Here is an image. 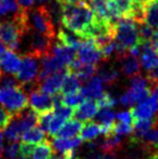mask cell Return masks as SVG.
I'll return each mask as SVG.
<instances>
[{
    "label": "cell",
    "mask_w": 158,
    "mask_h": 159,
    "mask_svg": "<svg viewBox=\"0 0 158 159\" xmlns=\"http://www.w3.org/2000/svg\"><path fill=\"white\" fill-rule=\"evenodd\" d=\"M95 20V15L86 2L80 4H68L63 2L61 24L70 32L84 39L87 30Z\"/></svg>",
    "instance_id": "obj_1"
},
{
    "label": "cell",
    "mask_w": 158,
    "mask_h": 159,
    "mask_svg": "<svg viewBox=\"0 0 158 159\" xmlns=\"http://www.w3.org/2000/svg\"><path fill=\"white\" fill-rule=\"evenodd\" d=\"M24 23L26 30L50 36L51 38L56 37V27L54 26L51 19V15L48 11L47 6L40 4L38 7H33L27 10L22 9Z\"/></svg>",
    "instance_id": "obj_2"
},
{
    "label": "cell",
    "mask_w": 158,
    "mask_h": 159,
    "mask_svg": "<svg viewBox=\"0 0 158 159\" xmlns=\"http://www.w3.org/2000/svg\"><path fill=\"white\" fill-rule=\"evenodd\" d=\"M26 33L27 30L22 15V9L10 19L0 22V41L8 50H19L22 38Z\"/></svg>",
    "instance_id": "obj_3"
},
{
    "label": "cell",
    "mask_w": 158,
    "mask_h": 159,
    "mask_svg": "<svg viewBox=\"0 0 158 159\" xmlns=\"http://www.w3.org/2000/svg\"><path fill=\"white\" fill-rule=\"evenodd\" d=\"M114 40L116 46L124 50H129L140 41L138 24L131 17H120L113 26Z\"/></svg>",
    "instance_id": "obj_4"
},
{
    "label": "cell",
    "mask_w": 158,
    "mask_h": 159,
    "mask_svg": "<svg viewBox=\"0 0 158 159\" xmlns=\"http://www.w3.org/2000/svg\"><path fill=\"white\" fill-rule=\"evenodd\" d=\"M0 105L8 109L13 116L26 109L28 105V95L23 86L20 84L10 88H0Z\"/></svg>",
    "instance_id": "obj_5"
},
{
    "label": "cell",
    "mask_w": 158,
    "mask_h": 159,
    "mask_svg": "<svg viewBox=\"0 0 158 159\" xmlns=\"http://www.w3.org/2000/svg\"><path fill=\"white\" fill-rule=\"evenodd\" d=\"M25 36H28V50L26 53L34 55L37 59H41L51 52L54 38L34 30H28Z\"/></svg>",
    "instance_id": "obj_6"
},
{
    "label": "cell",
    "mask_w": 158,
    "mask_h": 159,
    "mask_svg": "<svg viewBox=\"0 0 158 159\" xmlns=\"http://www.w3.org/2000/svg\"><path fill=\"white\" fill-rule=\"evenodd\" d=\"M39 73V64H38V59L35 57L34 55L25 54L22 57L21 65L20 68L17 70L16 79L19 80L20 84L23 86L24 84H34L36 81L37 75Z\"/></svg>",
    "instance_id": "obj_7"
},
{
    "label": "cell",
    "mask_w": 158,
    "mask_h": 159,
    "mask_svg": "<svg viewBox=\"0 0 158 159\" xmlns=\"http://www.w3.org/2000/svg\"><path fill=\"white\" fill-rule=\"evenodd\" d=\"M28 104L30 106V109L38 115L53 111L52 98H50V95L47 94V93L40 91L37 88L36 84L33 86L32 91L28 95Z\"/></svg>",
    "instance_id": "obj_8"
},
{
    "label": "cell",
    "mask_w": 158,
    "mask_h": 159,
    "mask_svg": "<svg viewBox=\"0 0 158 159\" xmlns=\"http://www.w3.org/2000/svg\"><path fill=\"white\" fill-rule=\"evenodd\" d=\"M77 51V59L81 63L97 65L100 61H102L101 51L97 48L93 39H84L82 46Z\"/></svg>",
    "instance_id": "obj_9"
},
{
    "label": "cell",
    "mask_w": 158,
    "mask_h": 159,
    "mask_svg": "<svg viewBox=\"0 0 158 159\" xmlns=\"http://www.w3.org/2000/svg\"><path fill=\"white\" fill-rule=\"evenodd\" d=\"M130 111L133 121L138 119H152L158 113V101L154 98H146L135 107H131Z\"/></svg>",
    "instance_id": "obj_10"
},
{
    "label": "cell",
    "mask_w": 158,
    "mask_h": 159,
    "mask_svg": "<svg viewBox=\"0 0 158 159\" xmlns=\"http://www.w3.org/2000/svg\"><path fill=\"white\" fill-rule=\"evenodd\" d=\"M67 74V70H66V67L62 70H59L56 73L51 74L49 77H47L43 81H41L40 84H37V88L39 89L40 91L47 93L49 95H53L55 93H57L61 89V86L63 84L64 77Z\"/></svg>",
    "instance_id": "obj_11"
},
{
    "label": "cell",
    "mask_w": 158,
    "mask_h": 159,
    "mask_svg": "<svg viewBox=\"0 0 158 159\" xmlns=\"http://www.w3.org/2000/svg\"><path fill=\"white\" fill-rule=\"evenodd\" d=\"M22 57L15 51L6 50L0 57V69L8 75H15L21 65Z\"/></svg>",
    "instance_id": "obj_12"
},
{
    "label": "cell",
    "mask_w": 158,
    "mask_h": 159,
    "mask_svg": "<svg viewBox=\"0 0 158 159\" xmlns=\"http://www.w3.org/2000/svg\"><path fill=\"white\" fill-rule=\"evenodd\" d=\"M120 64V71L124 74L126 77H133L135 75L141 74V64L138 57H132L129 54V52H126L124 55H121L118 59H116Z\"/></svg>",
    "instance_id": "obj_13"
},
{
    "label": "cell",
    "mask_w": 158,
    "mask_h": 159,
    "mask_svg": "<svg viewBox=\"0 0 158 159\" xmlns=\"http://www.w3.org/2000/svg\"><path fill=\"white\" fill-rule=\"evenodd\" d=\"M97 111H99V107L97 105V102L91 98H86L81 104H79L75 108L74 116L79 121L87 122L90 121L97 115Z\"/></svg>",
    "instance_id": "obj_14"
},
{
    "label": "cell",
    "mask_w": 158,
    "mask_h": 159,
    "mask_svg": "<svg viewBox=\"0 0 158 159\" xmlns=\"http://www.w3.org/2000/svg\"><path fill=\"white\" fill-rule=\"evenodd\" d=\"M140 64L146 70L158 66V51L152 46V42L147 41L144 43L143 50L140 54Z\"/></svg>",
    "instance_id": "obj_15"
},
{
    "label": "cell",
    "mask_w": 158,
    "mask_h": 159,
    "mask_svg": "<svg viewBox=\"0 0 158 159\" xmlns=\"http://www.w3.org/2000/svg\"><path fill=\"white\" fill-rule=\"evenodd\" d=\"M87 84L80 88V92L84 96V98H97L102 95L103 91V82L97 76H93L89 80H87Z\"/></svg>",
    "instance_id": "obj_16"
},
{
    "label": "cell",
    "mask_w": 158,
    "mask_h": 159,
    "mask_svg": "<svg viewBox=\"0 0 158 159\" xmlns=\"http://www.w3.org/2000/svg\"><path fill=\"white\" fill-rule=\"evenodd\" d=\"M143 22L153 30H158V0H150L143 4Z\"/></svg>",
    "instance_id": "obj_17"
},
{
    "label": "cell",
    "mask_w": 158,
    "mask_h": 159,
    "mask_svg": "<svg viewBox=\"0 0 158 159\" xmlns=\"http://www.w3.org/2000/svg\"><path fill=\"white\" fill-rule=\"evenodd\" d=\"M81 138H78V136H74V138H59V136H54L51 144H52L53 149L59 152L60 154H64L66 152L70 151V149L77 148V147L81 145Z\"/></svg>",
    "instance_id": "obj_18"
},
{
    "label": "cell",
    "mask_w": 158,
    "mask_h": 159,
    "mask_svg": "<svg viewBox=\"0 0 158 159\" xmlns=\"http://www.w3.org/2000/svg\"><path fill=\"white\" fill-rule=\"evenodd\" d=\"M14 118L16 119L22 134L27 131V130H29L30 128L36 127L37 122H38V116L32 109H27V111L24 109L20 114L14 115Z\"/></svg>",
    "instance_id": "obj_19"
},
{
    "label": "cell",
    "mask_w": 158,
    "mask_h": 159,
    "mask_svg": "<svg viewBox=\"0 0 158 159\" xmlns=\"http://www.w3.org/2000/svg\"><path fill=\"white\" fill-rule=\"evenodd\" d=\"M56 37L60 43L64 44L68 48L74 49L75 51L78 50L84 41V39H82L78 35L70 32V30H65L64 28H59V33L56 34Z\"/></svg>",
    "instance_id": "obj_20"
},
{
    "label": "cell",
    "mask_w": 158,
    "mask_h": 159,
    "mask_svg": "<svg viewBox=\"0 0 158 159\" xmlns=\"http://www.w3.org/2000/svg\"><path fill=\"white\" fill-rule=\"evenodd\" d=\"M50 53H52L54 57H56L65 66H67L75 59V55H76V51L74 49L68 48V47L60 43L59 41L53 43Z\"/></svg>",
    "instance_id": "obj_21"
},
{
    "label": "cell",
    "mask_w": 158,
    "mask_h": 159,
    "mask_svg": "<svg viewBox=\"0 0 158 159\" xmlns=\"http://www.w3.org/2000/svg\"><path fill=\"white\" fill-rule=\"evenodd\" d=\"M95 74L102 80L103 84H108V86L115 84L119 79V76H120L119 70L114 65H104L102 67L97 66V73Z\"/></svg>",
    "instance_id": "obj_22"
},
{
    "label": "cell",
    "mask_w": 158,
    "mask_h": 159,
    "mask_svg": "<svg viewBox=\"0 0 158 159\" xmlns=\"http://www.w3.org/2000/svg\"><path fill=\"white\" fill-rule=\"evenodd\" d=\"M81 88V84H80V80L75 74L68 73L66 74V76L64 77L63 84L61 86V94L66 95V94H70V93L77 92L79 89Z\"/></svg>",
    "instance_id": "obj_23"
},
{
    "label": "cell",
    "mask_w": 158,
    "mask_h": 159,
    "mask_svg": "<svg viewBox=\"0 0 158 159\" xmlns=\"http://www.w3.org/2000/svg\"><path fill=\"white\" fill-rule=\"evenodd\" d=\"M82 128V122L77 119H70L66 124L63 125L55 136L59 138H74L80 132Z\"/></svg>",
    "instance_id": "obj_24"
},
{
    "label": "cell",
    "mask_w": 158,
    "mask_h": 159,
    "mask_svg": "<svg viewBox=\"0 0 158 159\" xmlns=\"http://www.w3.org/2000/svg\"><path fill=\"white\" fill-rule=\"evenodd\" d=\"M54 154V149L48 139H44L37 147H35L29 159H51Z\"/></svg>",
    "instance_id": "obj_25"
},
{
    "label": "cell",
    "mask_w": 158,
    "mask_h": 159,
    "mask_svg": "<svg viewBox=\"0 0 158 159\" xmlns=\"http://www.w3.org/2000/svg\"><path fill=\"white\" fill-rule=\"evenodd\" d=\"M81 132V140L84 142H89V141L97 140V138L99 136V134L101 133L100 131V126L97 122L93 121H87L84 122V125H82V128L80 130Z\"/></svg>",
    "instance_id": "obj_26"
},
{
    "label": "cell",
    "mask_w": 158,
    "mask_h": 159,
    "mask_svg": "<svg viewBox=\"0 0 158 159\" xmlns=\"http://www.w3.org/2000/svg\"><path fill=\"white\" fill-rule=\"evenodd\" d=\"M23 142L32 143V144H36V143H40L44 140L46 138V132L39 127H33L26 132H24L21 136Z\"/></svg>",
    "instance_id": "obj_27"
},
{
    "label": "cell",
    "mask_w": 158,
    "mask_h": 159,
    "mask_svg": "<svg viewBox=\"0 0 158 159\" xmlns=\"http://www.w3.org/2000/svg\"><path fill=\"white\" fill-rule=\"evenodd\" d=\"M155 118H152V119H138L134 120L132 122L134 125V133H132V135L130 136L131 139H139L140 136H142L144 133L148 131V130L152 128V126L154 125Z\"/></svg>",
    "instance_id": "obj_28"
},
{
    "label": "cell",
    "mask_w": 158,
    "mask_h": 159,
    "mask_svg": "<svg viewBox=\"0 0 158 159\" xmlns=\"http://www.w3.org/2000/svg\"><path fill=\"white\" fill-rule=\"evenodd\" d=\"M4 130H6V131H4V136H6V139L9 141V143L17 142V141L21 139L22 133H21V130H20L19 125H17V121L15 118H12L10 124L8 125V127Z\"/></svg>",
    "instance_id": "obj_29"
},
{
    "label": "cell",
    "mask_w": 158,
    "mask_h": 159,
    "mask_svg": "<svg viewBox=\"0 0 158 159\" xmlns=\"http://www.w3.org/2000/svg\"><path fill=\"white\" fill-rule=\"evenodd\" d=\"M20 10L21 8L16 0H0V16H6L8 14L14 15Z\"/></svg>",
    "instance_id": "obj_30"
},
{
    "label": "cell",
    "mask_w": 158,
    "mask_h": 159,
    "mask_svg": "<svg viewBox=\"0 0 158 159\" xmlns=\"http://www.w3.org/2000/svg\"><path fill=\"white\" fill-rule=\"evenodd\" d=\"M84 100H86L84 96L82 95V93L80 92V90H78L77 92L62 96V104L65 105V106L75 108V107H77L79 104H81Z\"/></svg>",
    "instance_id": "obj_31"
},
{
    "label": "cell",
    "mask_w": 158,
    "mask_h": 159,
    "mask_svg": "<svg viewBox=\"0 0 158 159\" xmlns=\"http://www.w3.org/2000/svg\"><path fill=\"white\" fill-rule=\"evenodd\" d=\"M95 102L99 108H112L117 105V100L108 92H103Z\"/></svg>",
    "instance_id": "obj_32"
},
{
    "label": "cell",
    "mask_w": 158,
    "mask_h": 159,
    "mask_svg": "<svg viewBox=\"0 0 158 159\" xmlns=\"http://www.w3.org/2000/svg\"><path fill=\"white\" fill-rule=\"evenodd\" d=\"M64 122H65V119H63L62 117H60V116H57V115L53 116L50 124H49L47 133H48L49 135L52 136V138H54V136L56 135L57 132L61 130V128L63 127Z\"/></svg>",
    "instance_id": "obj_33"
},
{
    "label": "cell",
    "mask_w": 158,
    "mask_h": 159,
    "mask_svg": "<svg viewBox=\"0 0 158 159\" xmlns=\"http://www.w3.org/2000/svg\"><path fill=\"white\" fill-rule=\"evenodd\" d=\"M97 120L100 124H108V122H113L115 119L116 114L111 108H102L99 113H97Z\"/></svg>",
    "instance_id": "obj_34"
},
{
    "label": "cell",
    "mask_w": 158,
    "mask_h": 159,
    "mask_svg": "<svg viewBox=\"0 0 158 159\" xmlns=\"http://www.w3.org/2000/svg\"><path fill=\"white\" fill-rule=\"evenodd\" d=\"M150 82H148L147 77H144L141 74L135 75L130 78V86L132 89H142L148 87Z\"/></svg>",
    "instance_id": "obj_35"
},
{
    "label": "cell",
    "mask_w": 158,
    "mask_h": 159,
    "mask_svg": "<svg viewBox=\"0 0 158 159\" xmlns=\"http://www.w3.org/2000/svg\"><path fill=\"white\" fill-rule=\"evenodd\" d=\"M120 103L124 106H132L133 104H135L137 103V98H135L134 89L130 88L120 96Z\"/></svg>",
    "instance_id": "obj_36"
},
{
    "label": "cell",
    "mask_w": 158,
    "mask_h": 159,
    "mask_svg": "<svg viewBox=\"0 0 158 159\" xmlns=\"http://www.w3.org/2000/svg\"><path fill=\"white\" fill-rule=\"evenodd\" d=\"M55 111V114L60 117H62L63 119L65 120H70L74 116V111L75 109L73 107H68V106H65V105H60V106L55 107L53 108Z\"/></svg>",
    "instance_id": "obj_37"
},
{
    "label": "cell",
    "mask_w": 158,
    "mask_h": 159,
    "mask_svg": "<svg viewBox=\"0 0 158 159\" xmlns=\"http://www.w3.org/2000/svg\"><path fill=\"white\" fill-rule=\"evenodd\" d=\"M35 147L36 146L32 143L22 142L21 144H19V155L24 159H29Z\"/></svg>",
    "instance_id": "obj_38"
},
{
    "label": "cell",
    "mask_w": 158,
    "mask_h": 159,
    "mask_svg": "<svg viewBox=\"0 0 158 159\" xmlns=\"http://www.w3.org/2000/svg\"><path fill=\"white\" fill-rule=\"evenodd\" d=\"M13 115L8 111V109L4 108L2 105H0V131L4 130L8 125L10 124V121L12 120Z\"/></svg>",
    "instance_id": "obj_39"
},
{
    "label": "cell",
    "mask_w": 158,
    "mask_h": 159,
    "mask_svg": "<svg viewBox=\"0 0 158 159\" xmlns=\"http://www.w3.org/2000/svg\"><path fill=\"white\" fill-rule=\"evenodd\" d=\"M3 156L6 159H15L19 156V144L16 142H11L3 148Z\"/></svg>",
    "instance_id": "obj_40"
},
{
    "label": "cell",
    "mask_w": 158,
    "mask_h": 159,
    "mask_svg": "<svg viewBox=\"0 0 158 159\" xmlns=\"http://www.w3.org/2000/svg\"><path fill=\"white\" fill-rule=\"evenodd\" d=\"M133 131L132 125H126L121 124V122H114V128H113L112 133L119 134V135H127V134H131Z\"/></svg>",
    "instance_id": "obj_41"
},
{
    "label": "cell",
    "mask_w": 158,
    "mask_h": 159,
    "mask_svg": "<svg viewBox=\"0 0 158 159\" xmlns=\"http://www.w3.org/2000/svg\"><path fill=\"white\" fill-rule=\"evenodd\" d=\"M52 117H53L52 111H49V113H46V114H41V115L38 116V122H37V124H39V128H41L46 133H47V131H48L49 124H50Z\"/></svg>",
    "instance_id": "obj_42"
},
{
    "label": "cell",
    "mask_w": 158,
    "mask_h": 159,
    "mask_svg": "<svg viewBox=\"0 0 158 159\" xmlns=\"http://www.w3.org/2000/svg\"><path fill=\"white\" fill-rule=\"evenodd\" d=\"M115 118H117L119 122L121 124H126V125H132L133 120H132V115H131L130 111H120L115 116Z\"/></svg>",
    "instance_id": "obj_43"
},
{
    "label": "cell",
    "mask_w": 158,
    "mask_h": 159,
    "mask_svg": "<svg viewBox=\"0 0 158 159\" xmlns=\"http://www.w3.org/2000/svg\"><path fill=\"white\" fill-rule=\"evenodd\" d=\"M146 77H147L148 82H150L151 86L157 84H158V66L154 67V68H152V69H150Z\"/></svg>",
    "instance_id": "obj_44"
},
{
    "label": "cell",
    "mask_w": 158,
    "mask_h": 159,
    "mask_svg": "<svg viewBox=\"0 0 158 159\" xmlns=\"http://www.w3.org/2000/svg\"><path fill=\"white\" fill-rule=\"evenodd\" d=\"M16 2L21 9L27 10V9H30L34 7L35 0H16Z\"/></svg>",
    "instance_id": "obj_45"
},
{
    "label": "cell",
    "mask_w": 158,
    "mask_h": 159,
    "mask_svg": "<svg viewBox=\"0 0 158 159\" xmlns=\"http://www.w3.org/2000/svg\"><path fill=\"white\" fill-rule=\"evenodd\" d=\"M151 42H152V46L158 51V30L156 32H154V35H153V38H152V40H151Z\"/></svg>",
    "instance_id": "obj_46"
},
{
    "label": "cell",
    "mask_w": 158,
    "mask_h": 159,
    "mask_svg": "<svg viewBox=\"0 0 158 159\" xmlns=\"http://www.w3.org/2000/svg\"><path fill=\"white\" fill-rule=\"evenodd\" d=\"M151 94L153 95V98H156L158 101V84L152 86V91H151Z\"/></svg>",
    "instance_id": "obj_47"
},
{
    "label": "cell",
    "mask_w": 158,
    "mask_h": 159,
    "mask_svg": "<svg viewBox=\"0 0 158 159\" xmlns=\"http://www.w3.org/2000/svg\"><path fill=\"white\" fill-rule=\"evenodd\" d=\"M3 155V134L0 131V159Z\"/></svg>",
    "instance_id": "obj_48"
},
{
    "label": "cell",
    "mask_w": 158,
    "mask_h": 159,
    "mask_svg": "<svg viewBox=\"0 0 158 159\" xmlns=\"http://www.w3.org/2000/svg\"><path fill=\"white\" fill-rule=\"evenodd\" d=\"M62 1L68 4H80L82 2H84V0H62Z\"/></svg>",
    "instance_id": "obj_49"
},
{
    "label": "cell",
    "mask_w": 158,
    "mask_h": 159,
    "mask_svg": "<svg viewBox=\"0 0 158 159\" xmlns=\"http://www.w3.org/2000/svg\"><path fill=\"white\" fill-rule=\"evenodd\" d=\"M51 159H64L63 154H53Z\"/></svg>",
    "instance_id": "obj_50"
},
{
    "label": "cell",
    "mask_w": 158,
    "mask_h": 159,
    "mask_svg": "<svg viewBox=\"0 0 158 159\" xmlns=\"http://www.w3.org/2000/svg\"><path fill=\"white\" fill-rule=\"evenodd\" d=\"M4 51H6V48H4V46L2 44V42L0 41V57H1L2 53H3Z\"/></svg>",
    "instance_id": "obj_51"
},
{
    "label": "cell",
    "mask_w": 158,
    "mask_h": 159,
    "mask_svg": "<svg viewBox=\"0 0 158 159\" xmlns=\"http://www.w3.org/2000/svg\"><path fill=\"white\" fill-rule=\"evenodd\" d=\"M147 159H158V155L157 154H151Z\"/></svg>",
    "instance_id": "obj_52"
},
{
    "label": "cell",
    "mask_w": 158,
    "mask_h": 159,
    "mask_svg": "<svg viewBox=\"0 0 158 159\" xmlns=\"http://www.w3.org/2000/svg\"><path fill=\"white\" fill-rule=\"evenodd\" d=\"M47 1H48V0H35V2H37V3H39V4L47 3Z\"/></svg>",
    "instance_id": "obj_53"
},
{
    "label": "cell",
    "mask_w": 158,
    "mask_h": 159,
    "mask_svg": "<svg viewBox=\"0 0 158 159\" xmlns=\"http://www.w3.org/2000/svg\"><path fill=\"white\" fill-rule=\"evenodd\" d=\"M137 2H140V3H145V2L150 1V0H135Z\"/></svg>",
    "instance_id": "obj_54"
},
{
    "label": "cell",
    "mask_w": 158,
    "mask_h": 159,
    "mask_svg": "<svg viewBox=\"0 0 158 159\" xmlns=\"http://www.w3.org/2000/svg\"><path fill=\"white\" fill-rule=\"evenodd\" d=\"M15 159H24V158H22V157H21V158H15Z\"/></svg>",
    "instance_id": "obj_55"
}]
</instances>
